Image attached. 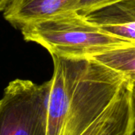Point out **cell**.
Masks as SVG:
<instances>
[{"instance_id": "cell-4", "label": "cell", "mask_w": 135, "mask_h": 135, "mask_svg": "<svg viewBox=\"0 0 135 135\" xmlns=\"http://www.w3.org/2000/svg\"><path fill=\"white\" fill-rule=\"evenodd\" d=\"M133 82L128 80L105 111L81 135H134Z\"/></svg>"}, {"instance_id": "cell-1", "label": "cell", "mask_w": 135, "mask_h": 135, "mask_svg": "<svg viewBox=\"0 0 135 135\" xmlns=\"http://www.w3.org/2000/svg\"><path fill=\"white\" fill-rule=\"evenodd\" d=\"M52 58L47 135H81L113 102L128 79L91 58Z\"/></svg>"}, {"instance_id": "cell-3", "label": "cell", "mask_w": 135, "mask_h": 135, "mask_svg": "<svg viewBox=\"0 0 135 135\" xmlns=\"http://www.w3.org/2000/svg\"><path fill=\"white\" fill-rule=\"evenodd\" d=\"M50 88V80L11 81L0 99V135H47Z\"/></svg>"}, {"instance_id": "cell-8", "label": "cell", "mask_w": 135, "mask_h": 135, "mask_svg": "<svg viewBox=\"0 0 135 135\" xmlns=\"http://www.w3.org/2000/svg\"><path fill=\"white\" fill-rule=\"evenodd\" d=\"M118 1L122 0H80L76 11L80 15L85 16L99 8Z\"/></svg>"}, {"instance_id": "cell-9", "label": "cell", "mask_w": 135, "mask_h": 135, "mask_svg": "<svg viewBox=\"0 0 135 135\" xmlns=\"http://www.w3.org/2000/svg\"><path fill=\"white\" fill-rule=\"evenodd\" d=\"M10 0H0V12H3L7 7Z\"/></svg>"}, {"instance_id": "cell-5", "label": "cell", "mask_w": 135, "mask_h": 135, "mask_svg": "<svg viewBox=\"0 0 135 135\" xmlns=\"http://www.w3.org/2000/svg\"><path fill=\"white\" fill-rule=\"evenodd\" d=\"M80 0H10L4 18L15 28L56 15L76 12Z\"/></svg>"}, {"instance_id": "cell-10", "label": "cell", "mask_w": 135, "mask_h": 135, "mask_svg": "<svg viewBox=\"0 0 135 135\" xmlns=\"http://www.w3.org/2000/svg\"><path fill=\"white\" fill-rule=\"evenodd\" d=\"M132 93H133V103L135 107V82L133 83L132 85Z\"/></svg>"}, {"instance_id": "cell-2", "label": "cell", "mask_w": 135, "mask_h": 135, "mask_svg": "<svg viewBox=\"0 0 135 135\" xmlns=\"http://www.w3.org/2000/svg\"><path fill=\"white\" fill-rule=\"evenodd\" d=\"M26 41L45 48L51 56L89 58L134 42L114 37L77 12L28 23L19 30Z\"/></svg>"}, {"instance_id": "cell-6", "label": "cell", "mask_w": 135, "mask_h": 135, "mask_svg": "<svg viewBox=\"0 0 135 135\" xmlns=\"http://www.w3.org/2000/svg\"><path fill=\"white\" fill-rule=\"evenodd\" d=\"M85 18L108 33L135 43V0L110 3Z\"/></svg>"}, {"instance_id": "cell-7", "label": "cell", "mask_w": 135, "mask_h": 135, "mask_svg": "<svg viewBox=\"0 0 135 135\" xmlns=\"http://www.w3.org/2000/svg\"><path fill=\"white\" fill-rule=\"evenodd\" d=\"M89 58L135 82V44L118 47Z\"/></svg>"}]
</instances>
